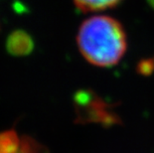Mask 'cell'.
Instances as JSON below:
<instances>
[{"mask_svg": "<svg viewBox=\"0 0 154 153\" xmlns=\"http://www.w3.org/2000/svg\"><path fill=\"white\" fill-rule=\"evenodd\" d=\"M80 53L96 67L111 68L127 50V36L119 20L109 15H94L81 24L77 35Z\"/></svg>", "mask_w": 154, "mask_h": 153, "instance_id": "6da1fadb", "label": "cell"}, {"mask_svg": "<svg viewBox=\"0 0 154 153\" xmlns=\"http://www.w3.org/2000/svg\"><path fill=\"white\" fill-rule=\"evenodd\" d=\"M74 105L79 123H100L111 126L120 122L111 106L93 90H78L74 96Z\"/></svg>", "mask_w": 154, "mask_h": 153, "instance_id": "7a4b0ae2", "label": "cell"}, {"mask_svg": "<svg viewBox=\"0 0 154 153\" xmlns=\"http://www.w3.org/2000/svg\"><path fill=\"white\" fill-rule=\"evenodd\" d=\"M6 51L14 57H24L30 55L34 50L35 43L32 36L25 30L12 31L6 39Z\"/></svg>", "mask_w": 154, "mask_h": 153, "instance_id": "3957f363", "label": "cell"}, {"mask_svg": "<svg viewBox=\"0 0 154 153\" xmlns=\"http://www.w3.org/2000/svg\"><path fill=\"white\" fill-rule=\"evenodd\" d=\"M76 7L84 13L100 12L116 7L123 0H73Z\"/></svg>", "mask_w": 154, "mask_h": 153, "instance_id": "277c9868", "label": "cell"}, {"mask_svg": "<svg viewBox=\"0 0 154 153\" xmlns=\"http://www.w3.org/2000/svg\"><path fill=\"white\" fill-rule=\"evenodd\" d=\"M21 137L14 128L0 131V153H17Z\"/></svg>", "mask_w": 154, "mask_h": 153, "instance_id": "5b68a950", "label": "cell"}, {"mask_svg": "<svg viewBox=\"0 0 154 153\" xmlns=\"http://www.w3.org/2000/svg\"><path fill=\"white\" fill-rule=\"evenodd\" d=\"M17 153H50L48 148L30 135L21 136L20 148Z\"/></svg>", "mask_w": 154, "mask_h": 153, "instance_id": "8992f818", "label": "cell"}, {"mask_svg": "<svg viewBox=\"0 0 154 153\" xmlns=\"http://www.w3.org/2000/svg\"><path fill=\"white\" fill-rule=\"evenodd\" d=\"M137 73L141 76H150L154 72V61L152 59H143L136 66Z\"/></svg>", "mask_w": 154, "mask_h": 153, "instance_id": "52a82bcc", "label": "cell"}, {"mask_svg": "<svg viewBox=\"0 0 154 153\" xmlns=\"http://www.w3.org/2000/svg\"><path fill=\"white\" fill-rule=\"evenodd\" d=\"M149 4L152 6V7H154V0H148Z\"/></svg>", "mask_w": 154, "mask_h": 153, "instance_id": "ba28073f", "label": "cell"}]
</instances>
